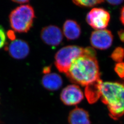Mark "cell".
Returning <instances> with one entry per match:
<instances>
[{"instance_id": "obj_15", "label": "cell", "mask_w": 124, "mask_h": 124, "mask_svg": "<svg viewBox=\"0 0 124 124\" xmlns=\"http://www.w3.org/2000/svg\"><path fill=\"white\" fill-rule=\"evenodd\" d=\"M103 0H73V2L78 6L82 7H93L103 2Z\"/></svg>"}, {"instance_id": "obj_9", "label": "cell", "mask_w": 124, "mask_h": 124, "mask_svg": "<svg viewBox=\"0 0 124 124\" xmlns=\"http://www.w3.org/2000/svg\"><path fill=\"white\" fill-rule=\"evenodd\" d=\"M5 48L12 57L17 59L26 58L30 53V50L28 43L21 39L12 40Z\"/></svg>"}, {"instance_id": "obj_13", "label": "cell", "mask_w": 124, "mask_h": 124, "mask_svg": "<svg viewBox=\"0 0 124 124\" xmlns=\"http://www.w3.org/2000/svg\"><path fill=\"white\" fill-rule=\"evenodd\" d=\"M63 32L68 40H76L81 34L80 27L76 21L68 19L63 24Z\"/></svg>"}, {"instance_id": "obj_1", "label": "cell", "mask_w": 124, "mask_h": 124, "mask_svg": "<svg viewBox=\"0 0 124 124\" xmlns=\"http://www.w3.org/2000/svg\"><path fill=\"white\" fill-rule=\"evenodd\" d=\"M65 74L71 82L82 86L87 85L100 78L96 57L84 55L76 58Z\"/></svg>"}, {"instance_id": "obj_5", "label": "cell", "mask_w": 124, "mask_h": 124, "mask_svg": "<svg viewBox=\"0 0 124 124\" xmlns=\"http://www.w3.org/2000/svg\"><path fill=\"white\" fill-rule=\"evenodd\" d=\"M110 19L109 13L105 9L94 8L86 17V22L93 28L96 30H103L108 26Z\"/></svg>"}, {"instance_id": "obj_11", "label": "cell", "mask_w": 124, "mask_h": 124, "mask_svg": "<svg viewBox=\"0 0 124 124\" xmlns=\"http://www.w3.org/2000/svg\"><path fill=\"white\" fill-rule=\"evenodd\" d=\"M68 120L69 124H92L88 112L78 107L70 112Z\"/></svg>"}, {"instance_id": "obj_8", "label": "cell", "mask_w": 124, "mask_h": 124, "mask_svg": "<svg viewBox=\"0 0 124 124\" xmlns=\"http://www.w3.org/2000/svg\"><path fill=\"white\" fill-rule=\"evenodd\" d=\"M40 37L46 44L57 46L61 43L63 40V35L59 27L50 25L45 27L42 29Z\"/></svg>"}, {"instance_id": "obj_16", "label": "cell", "mask_w": 124, "mask_h": 124, "mask_svg": "<svg viewBox=\"0 0 124 124\" xmlns=\"http://www.w3.org/2000/svg\"><path fill=\"white\" fill-rule=\"evenodd\" d=\"M115 71L120 78L124 80V62L117 63L115 67Z\"/></svg>"}, {"instance_id": "obj_3", "label": "cell", "mask_w": 124, "mask_h": 124, "mask_svg": "<svg viewBox=\"0 0 124 124\" xmlns=\"http://www.w3.org/2000/svg\"><path fill=\"white\" fill-rule=\"evenodd\" d=\"M84 55L96 56V53L91 47L83 48L77 46H64L56 53L55 65L59 72L66 73L72 62L76 58Z\"/></svg>"}, {"instance_id": "obj_22", "label": "cell", "mask_w": 124, "mask_h": 124, "mask_svg": "<svg viewBox=\"0 0 124 124\" xmlns=\"http://www.w3.org/2000/svg\"><path fill=\"white\" fill-rule=\"evenodd\" d=\"M120 19L122 23L124 25V6L122 8L121 11Z\"/></svg>"}, {"instance_id": "obj_19", "label": "cell", "mask_w": 124, "mask_h": 124, "mask_svg": "<svg viewBox=\"0 0 124 124\" xmlns=\"http://www.w3.org/2000/svg\"><path fill=\"white\" fill-rule=\"evenodd\" d=\"M118 34L119 37L120 38V40L124 42V30H120L118 32Z\"/></svg>"}, {"instance_id": "obj_18", "label": "cell", "mask_w": 124, "mask_h": 124, "mask_svg": "<svg viewBox=\"0 0 124 124\" xmlns=\"http://www.w3.org/2000/svg\"><path fill=\"white\" fill-rule=\"evenodd\" d=\"M123 2V0H107L108 3L113 6L120 4Z\"/></svg>"}, {"instance_id": "obj_12", "label": "cell", "mask_w": 124, "mask_h": 124, "mask_svg": "<svg viewBox=\"0 0 124 124\" xmlns=\"http://www.w3.org/2000/svg\"><path fill=\"white\" fill-rule=\"evenodd\" d=\"M41 84L45 88L54 91L61 87L62 80L61 76L56 73H49L43 76Z\"/></svg>"}, {"instance_id": "obj_14", "label": "cell", "mask_w": 124, "mask_h": 124, "mask_svg": "<svg viewBox=\"0 0 124 124\" xmlns=\"http://www.w3.org/2000/svg\"><path fill=\"white\" fill-rule=\"evenodd\" d=\"M111 58L117 62H120L124 58V49L121 47H117L111 54Z\"/></svg>"}, {"instance_id": "obj_10", "label": "cell", "mask_w": 124, "mask_h": 124, "mask_svg": "<svg viewBox=\"0 0 124 124\" xmlns=\"http://www.w3.org/2000/svg\"><path fill=\"white\" fill-rule=\"evenodd\" d=\"M102 83L100 78L85 86V94L89 103H95L101 97Z\"/></svg>"}, {"instance_id": "obj_20", "label": "cell", "mask_w": 124, "mask_h": 124, "mask_svg": "<svg viewBox=\"0 0 124 124\" xmlns=\"http://www.w3.org/2000/svg\"><path fill=\"white\" fill-rule=\"evenodd\" d=\"M8 36L9 38L12 40H15V36L14 35V33L12 31H9L8 33Z\"/></svg>"}, {"instance_id": "obj_6", "label": "cell", "mask_w": 124, "mask_h": 124, "mask_svg": "<svg viewBox=\"0 0 124 124\" xmlns=\"http://www.w3.org/2000/svg\"><path fill=\"white\" fill-rule=\"evenodd\" d=\"M84 98V94L80 87L75 85H69L62 91L60 99L63 104L72 106L80 103Z\"/></svg>"}, {"instance_id": "obj_17", "label": "cell", "mask_w": 124, "mask_h": 124, "mask_svg": "<svg viewBox=\"0 0 124 124\" xmlns=\"http://www.w3.org/2000/svg\"><path fill=\"white\" fill-rule=\"evenodd\" d=\"M6 40V36L4 29L2 26L0 25V49L4 46Z\"/></svg>"}, {"instance_id": "obj_4", "label": "cell", "mask_w": 124, "mask_h": 124, "mask_svg": "<svg viewBox=\"0 0 124 124\" xmlns=\"http://www.w3.org/2000/svg\"><path fill=\"white\" fill-rule=\"evenodd\" d=\"M35 18V11L31 5H21L11 11L9 14V23L14 31L25 33L32 26Z\"/></svg>"}, {"instance_id": "obj_2", "label": "cell", "mask_w": 124, "mask_h": 124, "mask_svg": "<svg viewBox=\"0 0 124 124\" xmlns=\"http://www.w3.org/2000/svg\"><path fill=\"white\" fill-rule=\"evenodd\" d=\"M100 98L107 106L109 115L112 119L119 120L124 115V84L103 82Z\"/></svg>"}, {"instance_id": "obj_21", "label": "cell", "mask_w": 124, "mask_h": 124, "mask_svg": "<svg viewBox=\"0 0 124 124\" xmlns=\"http://www.w3.org/2000/svg\"><path fill=\"white\" fill-rule=\"evenodd\" d=\"M51 68L50 66L45 67L43 68V73L45 75L49 74L50 73V72H51Z\"/></svg>"}, {"instance_id": "obj_7", "label": "cell", "mask_w": 124, "mask_h": 124, "mask_svg": "<svg viewBox=\"0 0 124 124\" xmlns=\"http://www.w3.org/2000/svg\"><path fill=\"white\" fill-rule=\"evenodd\" d=\"M113 41V36L112 32L106 29L93 31L90 37V42L93 47L100 50L109 48Z\"/></svg>"}, {"instance_id": "obj_23", "label": "cell", "mask_w": 124, "mask_h": 124, "mask_svg": "<svg viewBox=\"0 0 124 124\" xmlns=\"http://www.w3.org/2000/svg\"><path fill=\"white\" fill-rule=\"evenodd\" d=\"M14 2H16L18 4H24L29 2L28 0H12Z\"/></svg>"}]
</instances>
